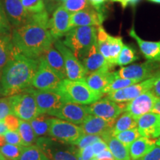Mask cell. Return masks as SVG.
I'll use <instances>...</instances> for the list:
<instances>
[{
    "mask_svg": "<svg viewBox=\"0 0 160 160\" xmlns=\"http://www.w3.org/2000/svg\"><path fill=\"white\" fill-rule=\"evenodd\" d=\"M38 67V59L25 57L13 48V53L2 71L0 95L11 97L31 88Z\"/></svg>",
    "mask_w": 160,
    "mask_h": 160,
    "instance_id": "6da1fadb",
    "label": "cell"
},
{
    "mask_svg": "<svg viewBox=\"0 0 160 160\" xmlns=\"http://www.w3.org/2000/svg\"><path fill=\"white\" fill-rule=\"evenodd\" d=\"M12 42L20 53L31 59H38L54 42V39L46 28L27 23L13 30Z\"/></svg>",
    "mask_w": 160,
    "mask_h": 160,
    "instance_id": "7a4b0ae2",
    "label": "cell"
},
{
    "mask_svg": "<svg viewBox=\"0 0 160 160\" xmlns=\"http://www.w3.org/2000/svg\"><path fill=\"white\" fill-rule=\"evenodd\" d=\"M56 92L62 97L64 102L87 105L101 99L104 93L93 91L85 79L80 80L62 79Z\"/></svg>",
    "mask_w": 160,
    "mask_h": 160,
    "instance_id": "3957f363",
    "label": "cell"
},
{
    "mask_svg": "<svg viewBox=\"0 0 160 160\" xmlns=\"http://www.w3.org/2000/svg\"><path fill=\"white\" fill-rule=\"evenodd\" d=\"M97 42V28L95 26L73 28L66 33L63 42L79 61Z\"/></svg>",
    "mask_w": 160,
    "mask_h": 160,
    "instance_id": "277c9868",
    "label": "cell"
},
{
    "mask_svg": "<svg viewBox=\"0 0 160 160\" xmlns=\"http://www.w3.org/2000/svg\"><path fill=\"white\" fill-rule=\"evenodd\" d=\"M36 143L50 160H79V149H76L73 145L45 137L38 139Z\"/></svg>",
    "mask_w": 160,
    "mask_h": 160,
    "instance_id": "5b68a950",
    "label": "cell"
},
{
    "mask_svg": "<svg viewBox=\"0 0 160 160\" xmlns=\"http://www.w3.org/2000/svg\"><path fill=\"white\" fill-rule=\"evenodd\" d=\"M31 88L18 94L11 96L12 114L28 122L40 115L37 102Z\"/></svg>",
    "mask_w": 160,
    "mask_h": 160,
    "instance_id": "8992f818",
    "label": "cell"
},
{
    "mask_svg": "<svg viewBox=\"0 0 160 160\" xmlns=\"http://www.w3.org/2000/svg\"><path fill=\"white\" fill-rule=\"evenodd\" d=\"M97 45L100 53L111 65H116L117 59L124 43L121 37H113L105 31L102 25L97 28Z\"/></svg>",
    "mask_w": 160,
    "mask_h": 160,
    "instance_id": "52a82bcc",
    "label": "cell"
},
{
    "mask_svg": "<svg viewBox=\"0 0 160 160\" xmlns=\"http://www.w3.org/2000/svg\"><path fill=\"white\" fill-rule=\"evenodd\" d=\"M83 134L80 126L58 118L51 119L48 136L53 139L73 145Z\"/></svg>",
    "mask_w": 160,
    "mask_h": 160,
    "instance_id": "ba28073f",
    "label": "cell"
},
{
    "mask_svg": "<svg viewBox=\"0 0 160 160\" xmlns=\"http://www.w3.org/2000/svg\"><path fill=\"white\" fill-rule=\"evenodd\" d=\"M62 79L51 68L42 56L38 59V67L32 80V87L39 91H55Z\"/></svg>",
    "mask_w": 160,
    "mask_h": 160,
    "instance_id": "9c48e42d",
    "label": "cell"
},
{
    "mask_svg": "<svg viewBox=\"0 0 160 160\" xmlns=\"http://www.w3.org/2000/svg\"><path fill=\"white\" fill-rule=\"evenodd\" d=\"M159 62L147 60L142 63L124 66L118 71H115V73L117 77L142 82L159 73Z\"/></svg>",
    "mask_w": 160,
    "mask_h": 160,
    "instance_id": "30bf717a",
    "label": "cell"
},
{
    "mask_svg": "<svg viewBox=\"0 0 160 160\" xmlns=\"http://www.w3.org/2000/svg\"><path fill=\"white\" fill-rule=\"evenodd\" d=\"M159 77H160V73L154 77L135 83L123 89L108 93L106 98L117 103L128 102L139 95L151 90L155 82Z\"/></svg>",
    "mask_w": 160,
    "mask_h": 160,
    "instance_id": "8fae6325",
    "label": "cell"
},
{
    "mask_svg": "<svg viewBox=\"0 0 160 160\" xmlns=\"http://www.w3.org/2000/svg\"><path fill=\"white\" fill-rule=\"evenodd\" d=\"M54 47L62 56L67 78L71 80L85 79L87 72L81 62L75 57L73 53L59 39L54 40Z\"/></svg>",
    "mask_w": 160,
    "mask_h": 160,
    "instance_id": "7c38bea8",
    "label": "cell"
},
{
    "mask_svg": "<svg viewBox=\"0 0 160 160\" xmlns=\"http://www.w3.org/2000/svg\"><path fill=\"white\" fill-rule=\"evenodd\" d=\"M126 103H117L107 98L100 99L88 106L90 114L106 120L116 121L125 111Z\"/></svg>",
    "mask_w": 160,
    "mask_h": 160,
    "instance_id": "4fadbf2b",
    "label": "cell"
},
{
    "mask_svg": "<svg viewBox=\"0 0 160 160\" xmlns=\"http://www.w3.org/2000/svg\"><path fill=\"white\" fill-rule=\"evenodd\" d=\"M31 91L35 97L40 115H51L64 103L62 97L55 91H39L33 88H31Z\"/></svg>",
    "mask_w": 160,
    "mask_h": 160,
    "instance_id": "5bb4252c",
    "label": "cell"
},
{
    "mask_svg": "<svg viewBox=\"0 0 160 160\" xmlns=\"http://www.w3.org/2000/svg\"><path fill=\"white\" fill-rule=\"evenodd\" d=\"M159 99L150 90L126 103L125 111L130 113L138 121L142 116L152 111Z\"/></svg>",
    "mask_w": 160,
    "mask_h": 160,
    "instance_id": "9a60e30c",
    "label": "cell"
},
{
    "mask_svg": "<svg viewBox=\"0 0 160 160\" xmlns=\"http://www.w3.org/2000/svg\"><path fill=\"white\" fill-rule=\"evenodd\" d=\"M115 122L90 114L80 127L84 134L99 136L104 140L107 137L113 134V127Z\"/></svg>",
    "mask_w": 160,
    "mask_h": 160,
    "instance_id": "2e32d148",
    "label": "cell"
},
{
    "mask_svg": "<svg viewBox=\"0 0 160 160\" xmlns=\"http://www.w3.org/2000/svg\"><path fill=\"white\" fill-rule=\"evenodd\" d=\"M90 115L88 106L78 104L64 102L59 109L51 116L69 122L75 125H81Z\"/></svg>",
    "mask_w": 160,
    "mask_h": 160,
    "instance_id": "e0dca14e",
    "label": "cell"
},
{
    "mask_svg": "<svg viewBox=\"0 0 160 160\" xmlns=\"http://www.w3.org/2000/svg\"><path fill=\"white\" fill-rule=\"evenodd\" d=\"M105 19L104 13H99L92 6H89L87 8L71 13L70 28L81 26H95L98 28L102 25Z\"/></svg>",
    "mask_w": 160,
    "mask_h": 160,
    "instance_id": "ac0fdd59",
    "label": "cell"
},
{
    "mask_svg": "<svg viewBox=\"0 0 160 160\" xmlns=\"http://www.w3.org/2000/svg\"><path fill=\"white\" fill-rule=\"evenodd\" d=\"M71 13L63 6L57 7L49 21V29L53 39H59L68 32Z\"/></svg>",
    "mask_w": 160,
    "mask_h": 160,
    "instance_id": "d6986e66",
    "label": "cell"
},
{
    "mask_svg": "<svg viewBox=\"0 0 160 160\" xmlns=\"http://www.w3.org/2000/svg\"><path fill=\"white\" fill-rule=\"evenodd\" d=\"M3 2L10 24L19 28L28 22L31 13L26 11L20 0H3Z\"/></svg>",
    "mask_w": 160,
    "mask_h": 160,
    "instance_id": "ffe728a7",
    "label": "cell"
},
{
    "mask_svg": "<svg viewBox=\"0 0 160 160\" xmlns=\"http://www.w3.org/2000/svg\"><path fill=\"white\" fill-rule=\"evenodd\" d=\"M82 65L85 69L87 74L93 72L105 69H112L113 66L107 62L104 57L100 53L97 42L92 46L87 54L81 60Z\"/></svg>",
    "mask_w": 160,
    "mask_h": 160,
    "instance_id": "44dd1931",
    "label": "cell"
},
{
    "mask_svg": "<svg viewBox=\"0 0 160 160\" xmlns=\"http://www.w3.org/2000/svg\"><path fill=\"white\" fill-rule=\"evenodd\" d=\"M137 129L141 137L157 139L160 136V115L150 112L137 121Z\"/></svg>",
    "mask_w": 160,
    "mask_h": 160,
    "instance_id": "7402d4cb",
    "label": "cell"
},
{
    "mask_svg": "<svg viewBox=\"0 0 160 160\" xmlns=\"http://www.w3.org/2000/svg\"><path fill=\"white\" fill-rule=\"evenodd\" d=\"M115 72L111 71V69H105L89 73L86 76L85 81L93 91L104 93L107 86L115 79Z\"/></svg>",
    "mask_w": 160,
    "mask_h": 160,
    "instance_id": "603a6c76",
    "label": "cell"
},
{
    "mask_svg": "<svg viewBox=\"0 0 160 160\" xmlns=\"http://www.w3.org/2000/svg\"><path fill=\"white\" fill-rule=\"evenodd\" d=\"M128 34L137 41L141 53L146 59L160 62V40L157 42H151L142 39L136 33L133 26L130 29Z\"/></svg>",
    "mask_w": 160,
    "mask_h": 160,
    "instance_id": "cb8c5ba5",
    "label": "cell"
},
{
    "mask_svg": "<svg viewBox=\"0 0 160 160\" xmlns=\"http://www.w3.org/2000/svg\"><path fill=\"white\" fill-rule=\"evenodd\" d=\"M42 56L45 58L51 68L57 73L60 79L62 80L66 79L67 74H66L62 56L55 47L51 45L47 50H45Z\"/></svg>",
    "mask_w": 160,
    "mask_h": 160,
    "instance_id": "d4e9b609",
    "label": "cell"
},
{
    "mask_svg": "<svg viewBox=\"0 0 160 160\" xmlns=\"http://www.w3.org/2000/svg\"><path fill=\"white\" fill-rule=\"evenodd\" d=\"M156 145V139L140 137L129 146V153L131 160H139L149 153Z\"/></svg>",
    "mask_w": 160,
    "mask_h": 160,
    "instance_id": "484cf974",
    "label": "cell"
},
{
    "mask_svg": "<svg viewBox=\"0 0 160 160\" xmlns=\"http://www.w3.org/2000/svg\"><path fill=\"white\" fill-rule=\"evenodd\" d=\"M104 141L108 145L114 160H131L128 148L124 145L114 136L110 135Z\"/></svg>",
    "mask_w": 160,
    "mask_h": 160,
    "instance_id": "4316f807",
    "label": "cell"
},
{
    "mask_svg": "<svg viewBox=\"0 0 160 160\" xmlns=\"http://www.w3.org/2000/svg\"><path fill=\"white\" fill-rule=\"evenodd\" d=\"M13 48L12 36L9 33L0 35V75L4 67L11 57Z\"/></svg>",
    "mask_w": 160,
    "mask_h": 160,
    "instance_id": "83f0119b",
    "label": "cell"
},
{
    "mask_svg": "<svg viewBox=\"0 0 160 160\" xmlns=\"http://www.w3.org/2000/svg\"><path fill=\"white\" fill-rule=\"evenodd\" d=\"M137 128V120L128 112L124 111L116 120L113 127V135Z\"/></svg>",
    "mask_w": 160,
    "mask_h": 160,
    "instance_id": "f1b7e54d",
    "label": "cell"
},
{
    "mask_svg": "<svg viewBox=\"0 0 160 160\" xmlns=\"http://www.w3.org/2000/svg\"><path fill=\"white\" fill-rule=\"evenodd\" d=\"M51 119L45 114H41L29 122L37 137H42L48 135Z\"/></svg>",
    "mask_w": 160,
    "mask_h": 160,
    "instance_id": "f546056e",
    "label": "cell"
},
{
    "mask_svg": "<svg viewBox=\"0 0 160 160\" xmlns=\"http://www.w3.org/2000/svg\"><path fill=\"white\" fill-rule=\"evenodd\" d=\"M18 132L22 140L24 147L33 145V143L37 142V135L35 134L31 124L28 121L20 119Z\"/></svg>",
    "mask_w": 160,
    "mask_h": 160,
    "instance_id": "4dcf8cb0",
    "label": "cell"
},
{
    "mask_svg": "<svg viewBox=\"0 0 160 160\" xmlns=\"http://www.w3.org/2000/svg\"><path fill=\"white\" fill-rule=\"evenodd\" d=\"M137 59H139V57L137 56V52L134 48L124 44L118 56L116 65L124 67L137 61Z\"/></svg>",
    "mask_w": 160,
    "mask_h": 160,
    "instance_id": "1f68e13d",
    "label": "cell"
},
{
    "mask_svg": "<svg viewBox=\"0 0 160 160\" xmlns=\"http://www.w3.org/2000/svg\"><path fill=\"white\" fill-rule=\"evenodd\" d=\"M17 160H50L37 145L23 147Z\"/></svg>",
    "mask_w": 160,
    "mask_h": 160,
    "instance_id": "d6a6232c",
    "label": "cell"
},
{
    "mask_svg": "<svg viewBox=\"0 0 160 160\" xmlns=\"http://www.w3.org/2000/svg\"><path fill=\"white\" fill-rule=\"evenodd\" d=\"M139 82V81L136 79H125V78H120L117 77L116 76L115 79L107 86L104 93H110L112 92H114L119 90L123 89L125 88L128 87V86L133 85V84Z\"/></svg>",
    "mask_w": 160,
    "mask_h": 160,
    "instance_id": "836d02e7",
    "label": "cell"
},
{
    "mask_svg": "<svg viewBox=\"0 0 160 160\" xmlns=\"http://www.w3.org/2000/svg\"><path fill=\"white\" fill-rule=\"evenodd\" d=\"M114 137L118 140H119L124 145H125L127 148H129V146L131 145L136 139L141 137L137 128L133 129L128 130L114 135Z\"/></svg>",
    "mask_w": 160,
    "mask_h": 160,
    "instance_id": "e575fe53",
    "label": "cell"
},
{
    "mask_svg": "<svg viewBox=\"0 0 160 160\" xmlns=\"http://www.w3.org/2000/svg\"><path fill=\"white\" fill-rule=\"evenodd\" d=\"M23 147L5 144L0 147V152L7 159L9 160H17L21 154L22 150Z\"/></svg>",
    "mask_w": 160,
    "mask_h": 160,
    "instance_id": "d590c367",
    "label": "cell"
},
{
    "mask_svg": "<svg viewBox=\"0 0 160 160\" xmlns=\"http://www.w3.org/2000/svg\"><path fill=\"white\" fill-rule=\"evenodd\" d=\"M62 6L71 13H73L87 8L91 5L88 0H66Z\"/></svg>",
    "mask_w": 160,
    "mask_h": 160,
    "instance_id": "8d00e7d4",
    "label": "cell"
},
{
    "mask_svg": "<svg viewBox=\"0 0 160 160\" xmlns=\"http://www.w3.org/2000/svg\"><path fill=\"white\" fill-rule=\"evenodd\" d=\"M23 7L30 13H37L45 10L44 0H20Z\"/></svg>",
    "mask_w": 160,
    "mask_h": 160,
    "instance_id": "74e56055",
    "label": "cell"
},
{
    "mask_svg": "<svg viewBox=\"0 0 160 160\" xmlns=\"http://www.w3.org/2000/svg\"><path fill=\"white\" fill-rule=\"evenodd\" d=\"M49 21L48 13L45 10L39 13H31L28 23H34L49 29Z\"/></svg>",
    "mask_w": 160,
    "mask_h": 160,
    "instance_id": "f35d334b",
    "label": "cell"
},
{
    "mask_svg": "<svg viewBox=\"0 0 160 160\" xmlns=\"http://www.w3.org/2000/svg\"><path fill=\"white\" fill-rule=\"evenodd\" d=\"M102 139L99 136L96 135H89V134H83L76 142L73 144V145H77L79 149L87 147V146L92 145L96 142L99 141Z\"/></svg>",
    "mask_w": 160,
    "mask_h": 160,
    "instance_id": "ab89813d",
    "label": "cell"
},
{
    "mask_svg": "<svg viewBox=\"0 0 160 160\" xmlns=\"http://www.w3.org/2000/svg\"><path fill=\"white\" fill-rule=\"evenodd\" d=\"M12 113L11 97H5L0 99V121H4L8 115Z\"/></svg>",
    "mask_w": 160,
    "mask_h": 160,
    "instance_id": "60d3db41",
    "label": "cell"
},
{
    "mask_svg": "<svg viewBox=\"0 0 160 160\" xmlns=\"http://www.w3.org/2000/svg\"><path fill=\"white\" fill-rule=\"evenodd\" d=\"M4 137H5L6 143L11 144V145L20 146V147H24L22 140L21 139L19 132L18 131H12L8 130L5 133H4Z\"/></svg>",
    "mask_w": 160,
    "mask_h": 160,
    "instance_id": "b9f144b4",
    "label": "cell"
},
{
    "mask_svg": "<svg viewBox=\"0 0 160 160\" xmlns=\"http://www.w3.org/2000/svg\"><path fill=\"white\" fill-rule=\"evenodd\" d=\"M11 31V24L6 16L5 11L0 2V35L8 33Z\"/></svg>",
    "mask_w": 160,
    "mask_h": 160,
    "instance_id": "7bdbcfd3",
    "label": "cell"
},
{
    "mask_svg": "<svg viewBox=\"0 0 160 160\" xmlns=\"http://www.w3.org/2000/svg\"><path fill=\"white\" fill-rule=\"evenodd\" d=\"M19 121L20 120L19 118L16 117L15 115L12 114V113L8 115L4 119L8 130L12 131H18L19 127Z\"/></svg>",
    "mask_w": 160,
    "mask_h": 160,
    "instance_id": "ee69618b",
    "label": "cell"
},
{
    "mask_svg": "<svg viewBox=\"0 0 160 160\" xmlns=\"http://www.w3.org/2000/svg\"><path fill=\"white\" fill-rule=\"evenodd\" d=\"M78 155H79V160H91L95 157L92 145L87 146L83 148L78 150Z\"/></svg>",
    "mask_w": 160,
    "mask_h": 160,
    "instance_id": "f6af8a7d",
    "label": "cell"
},
{
    "mask_svg": "<svg viewBox=\"0 0 160 160\" xmlns=\"http://www.w3.org/2000/svg\"><path fill=\"white\" fill-rule=\"evenodd\" d=\"M139 160H160V146H155L149 153Z\"/></svg>",
    "mask_w": 160,
    "mask_h": 160,
    "instance_id": "bcb514c9",
    "label": "cell"
},
{
    "mask_svg": "<svg viewBox=\"0 0 160 160\" xmlns=\"http://www.w3.org/2000/svg\"><path fill=\"white\" fill-rule=\"evenodd\" d=\"M92 148H93V153H94L96 157L102 151L108 149V145L106 144L105 142L103 139H101L93 143L92 145Z\"/></svg>",
    "mask_w": 160,
    "mask_h": 160,
    "instance_id": "7dc6e473",
    "label": "cell"
},
{
    "mask_svg": "<svg viewBox=\"0 0 160 160\" xmlns=\"http://www.w3.org/2000/svg\"><path fill=\"white\" fill-rule=\"evenodd\" d=\"M108 0H88L90 5L98 12L104 13V6Z\"/></svg>",
    "mask_w": 160,
    "mask_h": 160,
    "instance_id": "c3c4849f",
    "label": "cell"
},
{
    "mask_svg": "<svg viewBox=\"0 0 160 160\" xmlns=\"http://www.w3.org/2000/svg\"><path fill=\"white\" fill-rule=\"evenodd\" d=\"M140 0H117V2H119L121 4L122 8H126L128 6H133L134 7L139 3Z\"/></svg>",
    "mask_w": 160,
    "mask_h": 160,
    "instance_id": "681fc988",
    "label": "cell"
},
{
    "mask_svg": "<svg viewBox=\"0 0 160 160\" xmlns=\"http://www.w3.org/2000/svg\"><path fill=\"white\" fill-rule=\"evenodd\" d=\"M151 91L155 97H157L158 99H160V77L158 78L157 81L155 82L154 85L152 87Z\"/></svg>",
    "mask_w": 160,
    "mask_h": 160,
    "instance_id": "f907efd6",
    "label": "cell"
},
{
    "mask_svg": "<svg viewBox=\"0 0 160 160\" xmlns=\"http://www.w3.org/2000/svg\"><path fill=\"white\" fill-rule=\"evenodd\" d=\"M44 2L46 7H47L48 13H51L53 10H56V8L58 7L57 3H56V0H44Z\"/></svg>",
    "mask_w": 160,
    "mask_h": 160,
    "instance_id": "816d5d0a",
    "label": "cell"
},
{
    "mask_svg": "<svg viewBox=\"0 0 160 160\" xmlns=\"http://www.w3.org/2000/svg\"><path fill=\"white\" fill-rule=\"evenodd\" d=\"M151 112L152 113H155L160 115V99L158 100L157 102H156L154 107H153Z\"/></svg>",
    "mask_w": 160,
    "mask_h": 160,
    "instance_id": "f5cc1de1",
    "label": "cell"
},
{
    "mask_svg": "<svg viewBox=\"0 0 160 160\" xmlns=\"http://www.w3.org/2000/svg\"><path fill=\"white\" fill-rule=\"evenodd\" d=\"M8 131L7 126L5 125V122L4 121H0V134L3 135L4 133H6V131Z\"/></svg>",
    "mask_w": 160,
    "mask_h": 160,
    "instance_id": "db71d44e",
    "label": "cell"
},
{
    "mask_svg": "<svg viewBox=\"0 0 160 160\" xmlns=\"http://www.w3.org/2000/svg\"><path fill=\"white\" fill-rule=\"evenodd\" d=\"M6 144V141L5 137H4V135L0 134V147L3 146L4 145Z\"/></svg>",
    "mask_w": 160,
    "mask_h": 160,
    "instance_id": "11a10c76",
    "label": "cell"
},
{
    "mask_svg": "<svg viewBox=\"0 0 160 160\" xmlns=\"http://www.w3.org/2000/svg\"><path fill=\"white\" fill-rule=\"evenodd\" d=\"M98 160H114V159H113V156H111V157L100 158V159H98Z\"/></svg>",
    "mask_w": 160,
    "mask_h": 160,
    "instance_id": "9f6ffc18",
    "label": "cell"
},
{
    "mask_svg": "<svg viewBox=\"0 0 160 160\" xmlns=\"http://www.w3.org/2000/svg\"><path fill=\"white\" fill-rule=\"evenodd\" d=\"M66 0H56V3H57V5L58 7H59V5H62V4L65 2Z\"/></svg>",
    "mask_w": 160,
    "mask_h": 160,
    "instance_id": "6f0895ef",
    "label": "cell"
},
{
    "mask_svg": "<svg viewBox=\"0 0 160 160\" xmlns=\"http://www.w3.org/2000/svg\"><path fill=\"white\" fill-rule=\"evenodd\" d=\"M156 145L157 146H160V136L156 139Z\"/></svg>",
    "mask_w": 160,
    "mask_h": 160,
    "instance_id": "680465c9",
    "label": "cell"
},
{
    "mask_svg": "<svg viewBox=\"0 0 160 160\" xmlns=\"http://www.w3.org/2000/svg\"><path fill=\"white\" fill-rule=\"evenodd\" d=\"M148 1L151 2H153V3L160 4V0H148Z\"/></svg>",
    "mask_w": 160,
    "mask_h": 160,
    "instance_id": "91938a15",
    "label": "cell"
},
{
    "mask_svg": "<svg viewBox=\"0 0 160 160\" xmlns=\"http://www.w3.org/2000/svg\"><path fill=\"white\" fill-rule=\"evenodd\" d=\"M0 160H6V158L2 155V153L0 152Z\"/></svg>",
    "mask_w": 160,
    "mask_h": 160,
    "instance_id": "94428289",
    "label": "cell"
},
{
    "mask_svg": "<svg viewBox=\"0 0 160 160\" xmlns=\"http://www.w3.org/2000/svg\"><path fill=\"white\" fill-rule=\"evenodd\" d=\"M91 160H98V159H97V158H96V157H93V159H91Z\"/></svg>",
    "mask_w": 160,
    "mask_h": 160,
    "instance_id": "6125c7cd",
    "label": "cell"
},
{
    "mask_svg": "<svg viewBox=\"0 0 160 160\" xmlns=\"http://www.w3.org/2000/svg\"><path fill=\"white\" fill-rule=\"evenodd\" d=\"M111 2H117V0H110Z\"/></svg>",
    "mask_w": 160,
    "mask_h": 160,
    "instance_id": "be15d7a7",
    "label": "cell"
}]
</instances>
